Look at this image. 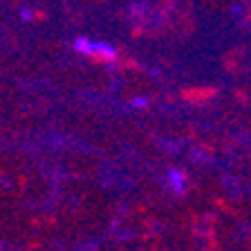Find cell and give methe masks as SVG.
Segmentation results:
<instances>
[{
  "label": "cell",
  "mask_w": 251,
  "mask_h": 251,
  "mask_svg": "<svg viewBox=\"0 0 251 251\" xmlns=\"http://www.w3.org/2000/svg\"><path fill=\"white\" fill-rule=\"evenodd\" d=\"M74 50L85 56H99L105 58V61H112L115 58V47L108 45V43H99V41H88V38H76L74 43Z\"/></svg>",
  "instance_id": "obj_1"
},
{
  "label": "cell",
  "mask_w": 251,
  "mask_h": 251,
  "mask_svg": "<svg viewBox=\"0 0 251 251\" xmlns=\"http://www.w3.org/2000/svg\"><path fill=\"white\" fill-rule=\"evenodd\" d=\"M166 177H168V186H171L177 195H182L184 191H186V177H184L182 171H177V168H171V171L166 173Z\"/></svg>",
  "instance_id": "obj_2"
},
{
  "label": "cell",
  "mask_w": 251,
  "mask_h": 251,
  "mask_svg": "<svg viewBox=\"0 0 251 251\" xmlns=\"http://www.w3.org/2000/svg\"><path fill=\"white\" fill-rule=\"evenodd\" d=\"M132 105H135V108H144V105H148V99H144V97H137V99L132 101Z\"/></svg>",
  "instance_id": "obj_3"
}]
</instances>
